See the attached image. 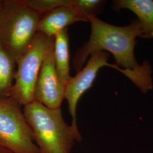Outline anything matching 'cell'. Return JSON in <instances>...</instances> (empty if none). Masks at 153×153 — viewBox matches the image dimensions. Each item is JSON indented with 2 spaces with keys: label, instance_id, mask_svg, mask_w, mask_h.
Returning a JSON list of instances; mask_svg holds the SVG:
<instances>
[{
  "label": "cell",
  "instance_id": "6",
  "mask_svg": "<svg viewBox=\"0 0 153 153\" xmlns=\"http://www.w3.org/2000/svg\"><path fill=\"white\" fill-rule=\"evenodd\" d=\"M109 54L105 51L95 52L90 55L87 64L76 76H71L65 86V99L68 101L69 111L72 118L71 124H76V106L82 95L92 86L99 69L103 66H109L117 69L131 79L134 71L120 68L117 65L108 62Z\"/></svg>",
  "mask_w": 153,
  "mask_h": 153
},
{
  "label": "cell",
  "instance_id": "1",
  "mask_svg": "<svg viewBox=\"0 0 153 153\" xmlns=\"http://www.w3.org/2000/svg\"><path fill=\"white\" fill-rule=\"evenodd\" d=\"M88 22L91 26L89 39L76 51L73 59V68L76 72L82 69L90 55L100 51L112 53L116 65L126 70H140L149 63L145 61L139 65L134 55L136 39L142 38L137 19L125 26L111 25L95 16H89Z\"/></svg>",
  "mask_w": 153,
  "mask_h": 153
},
{
  "label": "cell",
  "instance_id": "3",
  "mask_svg": "<svg viewBox=\"0 0 153 153\" xmlns=\"http://www.w3.org/2000/svg\"><path fill=\"white\" fill-rule=\"evenodd\" d=\"M42 16L24 0L2 1L0 45L16 63L33 41Z\"/></svg>",
  "mask_w": 153,
  "mask_h": 153
},
{
  "label": "cell",
  "instance_id": "16",
  "mask_svg": "<svg viewBox=\"0 0 153 153\" xmlns=\"http://www.w3.org/2000/svg\"><path fill=\"white\" fill-rule=\"evenodd\" d=\"M0 144H1V143H0Z\"/></svg>",
  "mask_w": 153,
  "mask_h": 153
},
{
  "label": "cell",
  "instance_id": "11",
  "mask_svg": "<svg viewBox=\"0 0 153 153\" xmlns=\"http://www.w3.org/2000/svg\"><path fill=\"white\" fill-rule=\"evenodd\" d=\"M16 65V61L0 45V100L10 97Z\"/></svg>",
  "mask_w": 153,
  "mask_h": 153
},
{
  "label": "cell",
  "instance_id": "9",
  "mask_svg": "<svg viewBox=\"0 0 153 153\" xmlns=\"http://www.w3.org/2000/svg\"><path fill=\"white\" fill-rule=\"evenodd\" d=\"M112 7L115 12L124 9L132 11L140 22L142 38H153V0H115Z\"/></svg>",
  "mask_w": 153,
  "mask_h": 153
},
{
  "label": "cell",
  "instance_id": "5",
  "mask_svg": "<svg viewBox=\"0 0 153 153\" xmlns=\"http://www.w3.org/2000/svg\"><path fill=\"white\" fill-rule=\"evenodd\" d=\"M21 106L11 97L0 100V143L13 153H40Z\"/></svg>",
  "mask_w": 153,
  "mask_h": 153
},
{
  "label": "cell",
  "instance_id": "8",
  "mask_svg": "<svg viewBox=\"0 0 153 153\" xmlns=\"http://www.w3.org/2000/svg\"><path fill=\"white\" fill-rule=\"evenodd\" d=\"M88 22V18L73 7H59L42 16L37 26V32L49 38L55 36L71 24L77 22Z\"/></svg>",
  "mask_w": 153,
  "mask_h": 153
},
{
  "label": "cell",
  "instance_id": "7",
  "mask_svg": "<svg viewBox=\"0 0 153 153\" xmlns=\"http://www.w3.org/2000/svg\"><path fill=\"white\" fill-rule=\"evenodd\" d=\"M54 40L45 56L33 95V101L51 109L61 108L65 91V87L60 81L55 68Z\"/></svg>",
  "mask_w": 153,
  "mask_h": 153
},
{
  "label": "cell",
  "instance_id": "4",
  "mask_svg": "<svg viewBox=\"0 0 153 153\" xmlns=\"http://www.w3.org/2000/svg\"><path fill=\"white\" fill-rule=\"evenodd\" d=\"M55 38L37 32L25 52L16 61L17 68L10 97L21 105L33 101V91L45 56Z\"/></svg>",
  "mask_w": 153,
  "mask_h": 153
},
{
  "label": "cell",
  "instance_id": "15",
  "mask_svg": "<svg viewBox=\"0 0 153 153\" xmlns=\"http://www.w3.org/2000/svg\"><path fill=\"white\" fill-rule=\"evenodd\" d=\"M2 1L0 0V10L2 8Z\"/></svg>",
  "mask_w": 153,
  "mask_h": 153
},
{
  "label": "cell",
  "instance_id": "13",
  "mask_svg": "<svg viewBox=\"0 0 153 153\" xmlns=\"http://www.w3.org/2000/svg\"><path fill=\"white\" fill-rule=\"evenodd\" d=\"M105 1L102 0H73V7L88 20L90 16H97L104 6Z\"/></svg>",
  "mask_w": 153,
  "mask_h": 153
},
{
  "label": "cell",
  "instance_id": "14",
  "mask_svg": "<svg viewBox=\"0 0 153 153\" xmlns=\"http://www.w3.org/2000/svg\"><path fill=\"white\" fill-rule=\"evenodd\" d=\"M0 153H13L10 150L0 144Z\"/></svg>",
  "mask_w": 153,
  "mask_h": 153
},
{
  "label": "cell",
  "instance_id": "12",
  "mask_svg": "<svg viewBox=\"0 0 153 153\" xmlns=\"http://www.w3.org/2000/svg\"><path fill=\"white\" fill-rule=\"evenodd\" d=\"M25 4L42 15L59 7H71L73 0H24Z\"/></svg>",
  "mask_w": 153,
  "mask_h": 153
},
{
  "label": "cell",
  "instance_id": "10",
  "mask_svg": "<svg viewBox=\"0 0 153 153\" xmlns=\"http://www.w3.org/2000/svg\"><path fill=\"white\" fill-rule=\"evenodd\" d=\"M54 57L56 70L61 82L65 86L69 81L70 76L69 36L68 28L55 36Z\"/></svg>",
  "mask_w": 153,
  "mask_h": 153
},
{
  "label": "cell",
  "instance_id": "2",
  "mask_svg": "<svg viewBox=\"0 0 153 153\" xmlns=\"http://www.w3.org/2000/svg\"><path fill=\"white\" fill-rule=\"evenodd\" d=\"M23 111L40 153H71L75 142L81 141L77 125L66 123L61 108L51 109L33 101Z\"/></svg>",
  "mask_w": 153,
  "mask_h": 153
}]
</instances>
